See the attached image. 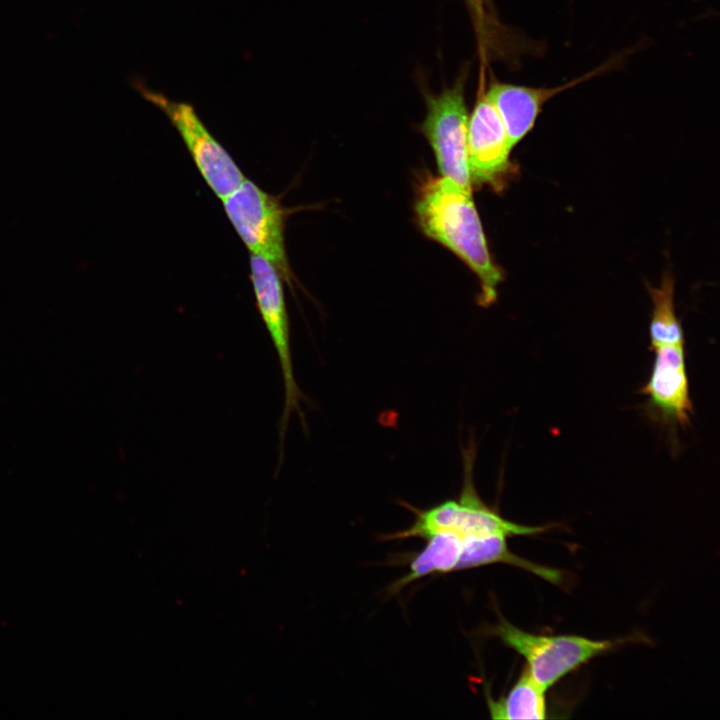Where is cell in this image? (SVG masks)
I'll use <instances>...</instances> for the list:
<instances>
[{
  "label": "cell",
  "instance_id": "cell-1",
  "mask_svg": "<svg viewBox=\"0 0 720 720\" xmlns=\"http://www.w3.org/2000/svg\"><path fill=\"white\" fill-rule=\"evenodd\" d=\"M415 214L422 232L452 251L478 277V304H494L503 272L490 254L472 192L446 177H429L418 191Z\"/></svg>",
  "mask_w": 720,
  "mask_h": 720
},
{
  "label": "cell",
  "instance_id": "cell-5",
  "mask_svg": "<svg viewBox=\"0 0 720 720\" xmlns=\"http://www.w3.org/2000/svg\"><path fill=\"white\" fill-rule=\"evenodd\" d=\"M250 270L257 308L275 348L284 386V404L279 422V464L291 413H298L304 423L300 402L305 395L295 380L290 324L281 276L270 262L255 254L250 257Z\"/></svg>",
  "mask_w": 720,
  "mask_h": 720
},
{
  "label": "cell",
  "instance_id": "cell-7",
  "mask_svg": "<svg viewBox=\"0 0 720 720\" xmlns=\"http://www.w3.org/2000/svg\"><path fill=\"white\" fill-rule=\"evenodd\" d=\"M143 95L170 119L212 191L221 200L233 192L246 177L203 125L194 109L188 104L173 102L159 93L145 90Z\"/></svg>",
  "mask_w": 720,
  "mask_h": 720
},
{
  "label": "cell",
  "instance_id": "cell-11",
  "mask_svg": "<svg viewBox=\"0 0 720 720\" xmlns=\"http://www.w3.org/2000/svg\"><path fill=\"white\" fill-rule=\"evenodd\" d=\"M545 689L524 667L509 692L497 700L487 697L490 717L493 719H544L547 717Z\"/></svg>",
  "mask_w": 720,
  "mask_h": 720
},
{
  "label": "cell",
  "instance_id": "cell-6",
  "mask_svg": "<svg viewBox=\"0 0 720 720\" xmlns=\"http://www.w3.org/2000/svg\"><path fill=\"white\" fill-rule=\"evenodd\" d=\"M465 79L441 93L426 94V115L421 130L436 158L439 172L466 191L472 192L467 162L468 111Z\"/></svg>",
  "mask_w": 720,
  "mask_h": 720
},
{
  "label": "cell",
  "instance_id": "cell-12",
  "mask_svg": "<svg viewBox=\"0 0 720 720\" xmlns=\"http://www.w3.org/2000/svg\"><path fill=\"white\" fill-rule=\"evenodd\" d=\"M653 310L649 326L650 349L664 345L684 343L681 323L674 307V280L666 273L658 287L647 284Z\"/></svg>",
  "mask_w": 720,
  "mask_h": 720
},
{
  "label": "cell",
  "instance_id": "cell-2",
  "mask_svg": "<svg viewBox=\"0 0 720 720\" xmlns=\"http://www.w3.org/2000/svg\"><path fill=\"white\" fill-rule=\"evenodd\" d=\"M462 458L463 481L459 497L427 509L403 503L414 514L413 523L401 531L384 535L383 540L426 539L439 532H450L459 536L500 535L509 538L541 534L552 527L527 526L502 517L481 499L476 490L473 473L476 445L473 439L462 449Z\"/></svg>",
  "mask_w": 720,
  "mask_h": 720
},
{
  "label": "cell",
  "instance_id": "cell-8",
  "mask_svg": "<svg viewBox=\"0 0 720 720\" xmlns=\"http://www.w3.org/2000/svg\"><path fill=\"white\" fill-rule=\"evenodd\" d=\"M504 124L481 83L468 120L467 162L471 184L499 190L514 170Z\"/></svg>",
  "mask_w": 720,
  "mask_h": 720
},
{
  "label": "cell",
  "instance_id": "cell-4",
  "mask_svg": "<svg viewBox=\"0 0 720 720\" xmlns=\"http://www.w3.org/2000/svg\"><path fill=\"white\" fill-rule=\"evenodd\" d=\"M222 202L228 218L251 254L270 262L290 284L292 272L284 237L287 210L279 199L245 178Z\"/></svg>",
  "mask_w": 720,
  "mask_h": 720
},
{
  "label": "cell",
  "instance_id": "cell-9",
  "mask_svg": "<svg viewBox=\"0 0 720 720\" xmlns=\"http://www.w3.org/2000/svg\"><path fill=\"white\" fill-rule=\"evenodd\" d=\"M612 70L606 60L592 70L554 87H532L507 83L491 77L486 95L504 124L508 143L513 149L534 128L544 105L553 97Z\"/></svg>",
  "mask_w": 720,
  "mask_h": 720
},
{
  "label": "cell",
  "instance_id": "cell-13",
  "mask_svg": "<svg viewBox=\"0 0 720 720\" xmlns=\"http://www.w3.org/2000/svg\"><path fill=\"white\" fill-rule=\"evenodd\" d=\"M473 2L477 5H480V8H481L482 0H473Z\"/></svg>",
  "mask_w": 720,
  "mask_h": 720
},
{
  "label": "cell",
  "instance_id": "cell-3",
  "mask_svg": "<svg viewBox=\"0 0 720 720\" xmlns=\"http://www.w3.org/2000/svg\"><path fill=\"white\" fill-rule=\"evenodd\" d=\"M483 634L498 638L526 660V668L545 690L590 660L633 638L595 640L579 635H542L526 632L503 617Z\"/></svg>",
  "mask_w": 720,
  "mask_h": 720
},
{
  "label": "cell",
  "instance_id": "cell-10",
  "mask_svg": "<svg viewBox=\"0 0 720 720\" xmlns=\"http://www.w3.org/2000/svg\"><path fill=\"white\" fill-rule=\"evenodd\" d=\"M652 371L640 393L648 406L666 423L686 426L690 422L692 403L685 363L684 343L656 346Z\"/></svg>",
  "mask_w": 720,
  "mask_h": 720
}]
</instances>
